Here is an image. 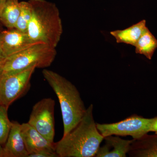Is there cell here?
<instances>
[{
	"label": "cell",
	"mask_w": 157,
	"mask_h": 157,
	"mask_svg": "<svg viewBox=\"0 0 157 157\" xmlns=\"http://www.w3.org/2000/svg\"><path fill=\"white\" fill-rule=\"evenodd\" d=\"M8 109L0 104V144L2 145L6 143L12 124L8 117Z\"/></svg>",
	"instance_id": "17"
},
{
	"label": "cell",
	"mask_w": 157,
	"mask_h": 157,
	"mask_svg": "<svg viewBox=\"0 0 157 157\" xmlns=\"http://www.w3.org/2000/svg\"><path fill=\"white\" fill-rule=\"evenodd\" d=\"M135 52L151 60L157 48V39L147 27L135 45Z\"/></svg>",
	"instance_id": "15"
},
{
	"label": "cell",
	"mask_w": 157,
	"mask_h": 157,
	"mask_svg": "<svg viewBox=\"0 0 157 157\" xmlns=\"http://www.w3.org/2000/svg\"><path fill=\"white\" fill-rule=\"evenodd\" d=\"M55 102L51 98L42 99L34 105L28 123L39 133L52 142L55 131Z\"/></svg>",
	"instance_id": "7"
},
{
	"label": "cell",
	"mask_w": 157,
	"mask_h": 157,
	"mask_svg": "<svg viewBox=\"0 0 157 157\" xmlns=\"http://www.w3.org/2000/svg\"><path fill=\"white\" fill-rule=\"evenodd\" d=\"M36 44L32 42L27 33L15 28L2 32V50L5 58L22 51Z\"/></svg>",
	"instance_id": "9"
},
{
	"label": "cell",
	"mask_w": 157,
	"mask_h": 157,
	"mask_svg": "<svg viewBox=\"0 0 157 157\" xmlns=\"http://www.w3.org/2000/svg\"><path fill=\"white\" fill-rule=\"evenodd\" d=\"M56 55V48L44 43H36L6 58L2 74L16 73L32 67L45 69L52 65Z\"/></svg>",
	"instance_id": "4"
},
{
	"label": "cell",
	"mask_w": 157,
	"mask_h": 157,
	"mask_svg": "<svg viewBox=\"0 0 157 157\" xmlns=\"http://www.w3.org/2000/svg\"><path fill=\"white\" fill-rule=\"evenodd\" d=\"M5 59H0V78L2 74L3 66H4V63H5Z\"/></svg>",
	"instance_id": "20"
},
{
	"label": "cell",
	"mask_w": 157,
	"mask_h": 157,
	"mask_svg": "<svg viewBox=\"0 0 157 157\" xmlns=\"http://www.w3.org/2000/svg\"><path fill=\"white\" fill-rule=\"evenodd\" d=\"M21 130L29 156L44 151L56 152L55 142L48 140L28 123L21 124Z\"/></svg>",
	"instance_id": "8"
},
{
	"label": "cell",
	"mask_w": 157,
	"mask_h": 157,
	"mask_svg": "<svg viewBox=\"0 0 157 157\" xmlns=\"http://www.w3.org/2000/svg\"><path fill=\"white\" fill-rule=\"evenodd\" d=\"M147 28L146 20H142L128 28L112 31L110 33L115 38L117 43H123L135 46Z\"/></svg>",
	"instance_id": "13"
},
{
	"label": "cell",
	"mask_w": 157,
	"mask_h": 157,
	"mask_svg": "<svg viewBox=\"0 0 157 157\" xmlns=\"http://www.w3.org/2000/svg\"><path fill=\"white\" fill-rule=\"evenodd\" d=\"M128 155L132 157H157V135L132 140Z\"/></svg>",
	"instance_id": "12"
},
{
	"label": "cell",
	"mask_w": 157,
	"mask_h": 157,
	"mask_svg": "<svg viewBox=\"0 0 157 157\" xmlns=\"http://www.w3.org/2000/svg\"><path fill=\"white\" fill-rule=\"evenodd\" d=\"M5 59L2 50V32H0V59Z\"/></svg>",
	"instance_id": "18"
},
{
	"label": "cell",
	"mask_w": 157,
	"mask_h": 157,
	"mask_svg": "<svg viewBox=\"0 0 157 157\" xmlns=\"http://www.w3.org/2000/svg\"><path fill=\"white\" fill-rule=\"evenodd\" d=\"M36 67H32L11 74H2L0 78V104L9 108L14 101L28 92Z\"/></svg>",
	"instance_id": "5"
},
{
	"label": "cell",
	"mask_w": 157,
	"mask_h": 157,
	"mask_svg": "<svg viewBox=\"0 0 157 157\" xmlns=\"http://www.w3.org/2000/svg\"><path fill=\"white\" fill-rule=\"evenodd\" d=\"M104 140L105 144L99 147L95 157H126L132 141L113 135L104 137Z\"/></svg>",
	"instance_id": "11"
},
{
	"label": "cell",
	"mask_w": 157,
	"mask_h": 157,
	"mask_svg": "<svg viewBox=\"0 0 157 157\" xmlns=\"http://www.w3.org/2000/svg\"><path fill=\"white\" fill-rule=\"evenodd\" d=\"M93 107L90 104L78 124L55 143L58 157H95L104 137L97 128Z\"/></svg>",
	"instance_id": "1"
},
{
	"label": "cell",
	"mask_w": 157,
	"mask_h": 157,
	"mask_svg": "<svg viewBox=\"0 0 157 157\" xmlns=\"http://www.w3.org/2000/svg\"><path fill=\"white\" fill-rule=\"evenodd\" d=\"M44 78L58 99L63 124V135L74 128L81 120L86 109L80 94L70 81L52 70L44 69Z\"/></svg>",
	"instance_id": "3"
},
{
	"label": "cell",
	"mask_w": 157,
	"mask_h": 157,
	"mask_svg": "<svg viewBox=\"0 0 157 157\" xmlns=\"http://www.w3.org/2000/svg\"><path fill=\"white\" fill-rule=\"evenodd\" d=\"M4 157H28L29 154L21 130V124L12 121L11 129L5 146Z\"/></svg>",
	"instance_id": "10"
},
{
	"label": "cell",
	"mask_w": 157,
	"mask_h": 157,
	"mask_svg": "<svg viewBox=\"0 0 157 157\" xmlns=\"http://www.w3.org/2000/svg\"><path fill=\"white\" fill-rule=\"evenodd\" d=\"M20 3V13L14 28L21 32L27 33L29 25L33 16V9L29 1H23Z\"/></svg>",
	"instance_id": "16"
},
{
	"label": "cell",
	"mask_w": 157,
	"mask_h": 157,
	"mask_svg": "<svg viewBox=\"0 0 157 157\" xmlns=\"http://www.w3.org/2000/svg\"><path fill=\"white\" fill-rule=\"evenodd\" d=\"M151 132H155V134L157 135V117H155V119L152 125Z\"/></svg>",
	"instance_id": "19"
},
{
	"label": "cell",
	"mask_w": 157,
	"mask_h": 157,
	"mask_svg": "<svg viewBox=\"0 0 157 157\" xmlns=\"http://www.w3.org/2000/svg\"><path fill=\"white\" fill-rule=\"evenodd\" d=\"M6 0H0V15L1 12L2 11L4 6H5V3L6 2Z\"/></svg>",
	"instance_id": "21"
},
{
	"label": "cell",
	"mask_w": 157,
	"mask_h": 157,
	"mask_svg": "<svg viewBox=\"0 0 157 157\" xmlns=\"http://www.w3.org/2000/svg\"><path fill=\"white\" fill-rule=\"evenodd\" d=\"M155 119V117L147 118L134 114L114 123L97 124V127L104 137L109 135L130 136L137 139L151 132Z\"/></svg>",
	"instance_id": "6"
},
{
	"label": "cell",
	"mask_w": 157,
	"mask_h": 157,
	"mask_svg": "<svg viewBox=\"0 0 157 157\" xmlns=\"http://www.w3.org/2000/svg\"><path fill=\"white\" fill-rule=\"evenodd\" d=\"M0 157H4V149L1 144H0Z\"/></svg>",
	"instance_id": "22"
},
{
	"label": "cell",
	"mask_w": 157,
	"mask_h": 157,
	"mask_svg": "<svg viewBox=\"0 0 157 157\" xmlns=\"http://www.w3.org/2000/svg\"><path fill=\"white\" fill-rule=\"evenodd\" d=\"M18 0H6L0 15V21L8 29L15 28L20 13Z\"/></svg>",
	"instance_id": "14"
},
{
	"label": "cell",
	"mask_w": 157,
	"mask_h": 157,
	"mask_svg": "<svg viewBox=\"0 0 157 157\" xmlns=\"http://www.w3.org/2000/svg\"><path fill=\"white\" fill-rule=\"evenodd\" d=\"M33 16L27 33L34 43H42L56 48L63 33L59 11L54 3L46 0H29Z\"/></svg>",
	"instance_id": "2"
}]
</instances>
